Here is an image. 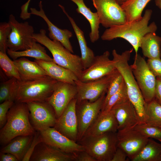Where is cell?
I'll return each mask as SVG.
<instances>
[{
	"instance_id": "obj_1",
	"label": "cell",
	"mask_w": 161,
	"mask_h": 161,
	"mask_svg": "<svg viewBox=\"0 0 161 161\" xmlns=\"http://www.w3.org/2000/svg\"><path fill=\"white\" fill-rule=\"evenodd\" d=\"M152 13L151 9H147L140 20L126 22L119 25L112 26L106 30L101 38L102 40L109 41L117 38H123L132 46L138 54L142 38L149 32H155L157 27L155 22L148 24Z\"/></svg>"
},
{
	"instance_id": "obj_2",
	"label": "cell",
	"mask_w": 161,
	"mask_h": 161,
	"mask_svg": "<svg viewBox=\"0 0 161 161\" xmlns=\"http://www.w3.org/2000/svg\"><path fill=\"white\" fill-rule=\"evenodd\" d=\"M132 51V50H127L119 54L114 49L112 51V60L116 69L123 77L128 98L135 109L140 123H144L145 120L146 103L129 64Z\"/></svg>"
},
{
	"instance_id": "obj_3",
	"label": "cell",
	"mask_w": 161,
	"mask_h": 161,
	"mask_svg": "<svg viewBox=\"0 0 161 161\" xmlns=\"http://www.w3.org/2000/svg\"><path fill=\"white\" fill-rule=\"evenodd\" d=\"M35 131L30 122L27 103H15L7 112L5 124L1 129L0 144L6 145L17 137L34 135Z\"/></svg>"
},
{
	"instance_id": "obj_4",
	"label": "cell",
	"mask_w": 161,
	"mask_h": 161,
	"mask_svg": "<svg viewBox=\"0 0 161 161\" xmlns=\"http://www.w3.org/2000/svg\"><path fill=\"white\" fill-rule=\"evenodd\" d=\"M57 81L48 75L30 80H17L13 91L14 102L47 101L52 93Z\"/></svg>"
},
{
	"instance_id": "obj_5",
	"label": "cell",
	"mask_w": 161,
	"mask_h": 161,
	"mask_svg": "<svg viewBox=\"0 0 161 161\" xmlns=\"http://www.w3.org/2000/svg\"><path fill=\"white\" fill-rule=\"evenodd\" d=\"M33 38L48 49L54 62L70 70L80 78L84 70L81 57L73 54L59 41L50 39L47 36L44 29H41L39 33H34Z\"/></svg>"
},
{
	"instance_id": "obj_6",
	"label": "cell",
	"mask_w": 161,
	"mask_h": 161,
	"mask_svg": "<svg viewBox=\"0 0 161 161\" xmlns=\"http://www.w3.org/2000/svg\"><path fill=\"white\" fill-rule=\"evenodd\" d=\"M117 132H109L78 142L97 161H111L117 147Z\"/></svg>"
},
{
	"instance_id": "obj_7",
	"label": "cell",
	"mask_w": 161,
	"mask_h": 161,
	"mask_svg": "<svg viewBox=\"0 0 161 161\" xmlns=\"http://www.w3.org/2000/svg\"><path fill=\"white\" fill-rule=\"evenodd\" d=\"M8 22L11 31L7 40L8 49L17 51L30 48L36 41L33 38L34 34L33 27L27 21L18 22L12 14L9 16Z\"/></svg>"
},
{
	"instance_id": "obj_8",
	"label": "cell",
	"mask_w": 161,
	"mask_h": 161,
	"mask_svg": "<svg viewBox=\"0 0 161 161\" xmlns=\"http://www.w3.org/2000/svg\"><path fill=\"white\" fill-rule=\"evenodd\" d=\"M131 66L145 103L154 100L156 77L149 69L145 58L138 53L135 54Z\"/></svg>"
},
{
	"instance_id": "obj_9",
	"label": "cell",
	"mask_w": 161,
	"mask_h": 161,
	"mask_svg": "<svg viewBox=\"0 0 161 161\" xmlns=\"http://www.w3.org/2000/svg\"><path fill=\"white\" fill-rule=\"evenodd\" d=\"M106 93L105 92L97 100L93 102L87 100H77L76 110L78 123V143L82 139L101 111Z\"/></svg>"
},
{
	"instance_id": "obj_10",
	"label": "cell",
	"mask_w": 161,
	"mask_h": 161,
	"mask_svg": "<svg viewBox=\"0 0 161 161\" xmlns=\"http://www.w3.org/2000/svg\"><path fill=\"white\" fill-rule=\"evenodd\" d=\"M92 1L100 23L103 27L108 28L127 22L125 12L116 0Z\"/></svg>"
},
{
	"instance_id": "obj_11",
	"label": "cell",
	"mask_w": 161,
	"mask_h": 161,
	"mask_svg": "<svg viewBox=\"0 0 161 161\" xmlns=\"http://www.w3.org/2000/svg\"><path fill=\"white\" fill-rule=\"evenodd\" d=\"M119 72L117 69L108 75L92 80L83 82L79 79L75 81L77 90V101L87 100L93 102L97 100L104 93L107 92L112 80Z\"/></svg>"
},
{
	"instance_id": "obj_12",
	"label": "cell",
	"mask_w": 161,
	"mask_h": 161,
	"mask_svg": "<svg viewBox=\"0 0 161 161\" xmlns=\"http://www.w3.org/2000/svg\"><path fill=\"white\" fill-rule=\"evenodd\" d=\"M26 103L29 111L30 122L35 131H40L55 126L57 119L53 107L47 101Z\"/></svg>"
},
{
	"instance_id": "obj_13",
	"label": "cell",
	"mask_w": 161,
	"mask_h": 161,
	"mask_svg": "<svg viewBox=\"0 0 161 161\" xmlns=\"http://www.w3.org/2000/svg\"><path fill=\"white\" fill-rule=\"evenodd\" d=\"M117 136V147L125 152L131 161L140 151L149 138L134 127L118 130Z\"/></svg>"
},
{
	"instance_id": "obj_14",
	"label": "cell",
	"mask_w": 161,
	"mask_h": 161,
	"mask_svg": "<svg viewBox=\"0 0 161 161\" xmlns=\"http://www.w3.org/2000/svg\"><path fill=\"white\" fill-rule=\"evenodd\" d=\"M77 94L75 85L57 82L52 93L47 101L53 107L57 119L71 101L76 97Z\"/></svg>"
},
{
	"instance_id": "obj_15",
	"label": "cell",
	"mask_w": 161,
	"mask_h": 161,
	"mask_svg": "<svg viewBox=\"0 0 161 161\" xmlns=\"http://www.w3.org/2000/svg\"><path fill=\"white\" fill-rule=\"evenodd\" d=\"M109 56V52L106 51L101 55L95 56L90 65L83 70L79 80L86 82L100 78L115 71L117 69Z\"/></svg>"
},
{
	"instance_id": "obj_16",
	"label": "cell",
	"mask_w": 161,
	"mask_h": 161,
	"mask_svg": "<svg viewBox=\"0 0 161 161\" xmlns=\"http://www.w3.org/2000/svg\"><path fill=\"white\" fill-rule=\"evenodd\" d=\"M39 131L44 142L62 152L75 155L78 152L84 150L83 146L64 135L54 127Z\"/></svg>"
},
{
	"instance_id": "obj_17",
	"label": "cell",
	"mask_w": 161,
	"mask_h": 161,
	"mask_svg": "<svg viewBox=\"0 0 161 161\" xmlns=\"http://www.w3.org/2000/svg\"><path fill=\"white\" fill-rule=\"evenodd\" d=\"M76 97L73 99L57 119L54 127L69 139L78 143V123L76 113Z\"/></svg>"
},
{
	"instance_id": "obj_18",
	"label": "cell",
	"mask_w": 161,
	"mask_h": 161,
	"mask_svg": "<svg viewBox=\"0 0 161 161\" xmlns=\"http://www.w3.org/2000/svg\"><path fill=\"white\" fill-rule=\"evenodd\" d=\"M111 110L117 121L118 131L133 128L140 123L135 109L128 96L116 103Z\"/></svg>"
},
{
	"instance_id": "obj_19",
	"label": "cell",
	"mask_w": 161,
	"mask_h": 161,
	"mask_svg": "<svg viewBox=\"0 0 161 161\" xmlns=\"http://www.w3.org/2000/svg\"><path fill=\"white\" fill-rule=\"evenodd\" d=\"M118 128L117 121L111 110L107 112L101 111L81 140L108 132H116Z\"/></svg>"
},
{
	"instance_id": "obj_20",
	"label": "cell",
	"mask_w": 161,
	"mask_h": 161,
	"mask_svg": "<svg viewBox=\"0 0 161 161\" xmlns=\"http://www.w3.org/2000/svg\"><path fill=\"white\" fill-rule=\"evenodd\" d=\"M39 10L31 8L30 13L41 17L45 21L48 27V36L50 39L59 41L65 48L73 53V47L69 41V39L72 36V32L67 29L59 28L50 21L43 9L41 1L39 3Z\"/></svg>"
},
{
	"instance_id": "obj_21",
	"label": "cell",
	"mask_w": 161,
	"mask_h": 161,
	"mask_svg": "<svg viewBox=\"0 0 161 161\" xmlns=\"http://www.w3.org/2000/svg\"><path fill=\"white\" fill-rule=\"evenodd\" d=\"M30 161H74L76 158L74 154L62 152L43 141L37 145Z\"/></svg>"
},
{
	"instance_id": "obj_22",
	"label": "cell",
	"mask_w": 161,
	"mask_h": 161,
	"mask_svg": "<svg viewBox=\"0 0 161 161\" xmlns=\"http://www.w3.org/2000/svg\"><path fill=\"white\" fill-rule=\"evenodd\" d=\"M45 71L47 75L58 81L75 85L78 80L77 76L70 70L60 66L54 61L35 59Z\"/></svg>"
},
{
	"instance_id": "obj_23",
	"label": "cell",
	"mask_w": 161,
	"mask_h": 161,
	"mask_svg": "<svg viewBox=\"0 0 161 161\" xmlns=\"http://www.w3.org/2000/svg\"><path fill=\"white\" fill-rule=\"evenodd\" d=\"M13 61L18 71L20 80H35L48 75L44 69L35 61L21 57Z\"/></svg>"
},
{
	"instance_id": "obj_24",
	"label": "cell",
	"mask_w": 161,
	"mask_h": 161,
	"mask_svg": "<svg viewBox=\"0 0 161 161\" xmlns=\"http://www.w3.org/2000/svg\"><path fill=\"white\" fill-rule=\"evenodd\" d=\"M58 6L67 17L74 30L79 43L83 67L85 69L90 65L93 61L95 56L94 53L88 46L83 32L77 26L74 19L69 15L64 7L60 4Z\"/></svg>"
},
{
	"instance_id": "obj_25",
	"label": "cell",
	"mask_w": 161,
	"mask_h": 161,
	"mask_svg": "<svg viewBox=\"0 0 161 161\" xmlns=\"http://www.w3.org/2000/svg\"><path fill=\"white\" fill-rule=\"evenodd\" d=\"M34 135L19 136L15 137L2 148L1 152L11 154L18 161H22L32 141Z\"/></svg>"
},
{
	"instance_id": "obj_26",
	"label": "cell",
	"mask_w": 161,
	"mask_h": 161,
	"mask_svg": "<svg viewBox=\"0 0 161 161\" xmlns=\"http://www.w3.org/2000/svg\"><path fill=\"white\" fill-rule=\"evenodd\" d=\"M77 6V13L82 14L89 22L91 31L89 34L90 40L94 43L99 38V25L100 24L97 13L92 12L84 2V0H70Z\"/></svg>"
},
{
	"instance_id": "obj_27",
	"label": "cell",
	"mask_w": 161,
	"mask_h": 161,
	"mask_svg": "<svg viewBox=\"0 0 161 161\" xmlns=\"http://www.w3.org/2000/svg\"><path fill=\"white\" fill-rule=\"evenodd\" d=\"M161 37L155 32L147 33L142 39L140 47L143 55L148 58H161Z\"/></svg>"
},
{
	"instance_id": "obj_28",
	"label": "cell",
	"mask_w": 161,
	"mask_h": 161,
	"mask_svg": "<svg viewBox=\"0 0 161 161\" xmlns=\"http://www.w3.org/2000/svg\"><path fill=\"white\" fill-rule=\"evenodd\" d=\"M37 42L35 41L30 48L25 50L14 51L8 49L7 53L13 60L21 57H28L36 60L54 61L53 58L47 54L45 48Z\"/></svg>"
},
{
	"instance_id": "obj_29",
	"label": "cell",
	"mask_w": 161,
	"mask_h": 161,
	"mask_svg": "<svg viewBox=\"0 0 161 161\" xmlns=\"http://www.w3.org/2000/svg\"><path fill=\"white\" fill-rule=\"evenodd\" d=\"M131 161H161V143L149 138L146 144Z\"/></svg>"
},
{
	"instance_id": "obj_30",
	"label": "cell",
	"mask_w": 161,
	"mask_h": 161,
	"mask_svg": "<svg viewBox=\"0 0 161 161\" xmlns=\"http://www.w3.org/2000/svg\"><path fill=\"white\" fill-rule=\"evenodd\" d=\"M151 0H129L121 6L124 11L127 22L140 19L142 12Z\"/></svg>"
},
{
	"instance_id": "obj_31",
	"label": "cell",
	"mask_w": 161,
	"mask_h": 161,
	"mask_svg": "<svg viewBox=\"0 0 161 161\" xmlns=\"http://www.w3.org/2000/svg\"><path fill=\"white\" fill-rule=\"evenodd\" d=\"M145 123L161 127V104L155 99L146 103Z\"/></svg>"
},
{
	"instance_id": "obj_32",
	"label": "cell",
	"mask_w": 161,
	"mask_h": 161,
	"mask_svg": "<svg viewBox=\"0 0 161 161\" xmlns=\"http://www.w3.org/2000/svg\"><path fill=\"white\" fill-rule=\"evenodd\" d=\"M0 66L7 77L15 78L20 80L19 74L13 61L8 56L6 53L0 52Z\"/></svg>"
},
{
	"instance_id": "obj_33",
	"label": "cell",
	"mask_w": 161,
	"mask_h": 161,
	"mask_svg": "<svg viewBox=\"0 0 161 161\" xmlns=\"http://www.w3.org/2000/svg\"><path fill=\"white\" fill-rule=\"evenodd\" d=\"M143 135L148 138L161 140V128L151 126L145 123H141L134 127Z\"/></svg>"
},
{
	"instance_id": "obj_34",
	"label": "cell",
	"mask_w": 161,
	"mask_h": 161,
	"mask_svg": "<svg viewBox=\"0 0 161 161\" xmlns=\"http://www.w3.org/2000/svg\"><path fill=\"white\" fill-rule=\"evenodd\" d=\"M17 80L16 78H13L1 82L0 84L1 103L7 100H12L14 101L13 91L15 83Z\"/></svg>"
},
{
	"instance_id": "obj_35",
	"label": "cell",
	"mask_w": 161,
	"mask_h": 161,
	"mask_svg": "<svg viewBox=\"0 0 161 161\" xmlns=\"http://www.w3.org/2000/svg\"><path fill=\"white\" fill-rule=\"evenodd\" d=\"M127 96L126 86L124 81L119 90L109 98L101 111L105 112L109 111L116 103Z\"/></svg>"
},
{
	"instance_id": "obj_36",
	"label": "cell",
	"mask_w": 161,
	"mask_h": 161,
	"mask_svg": "<svg viewBox=\"0 0 161 161\" xmlns=\"http://www.w3.org/2000/svg\"><path fill=\"white\" fill-rule=\"evenodd\" d=\"M11 31V28L8 22L0 23V52L6 53L8 49L7 42Z\"/></svg>"
},
{
	"instance_id": "obj_37",
	"label": "cell",
	"mask_w": 161,
	"mask_h": 161,
	"mask_svg": "<svg viewBox=\"0 0 161 161\" xmlns=\"http://www.w3.org/2000/svg\"><path fill=\"white\" fill-rule=\"evenodd\" d=\"M124 81L123 76L119 72L112 81L108 88L103 108L106 105L109 98L119 90Z\"/></svg>"
},
{
	"instance_id": "obj_38",
	"label": "cell",
	"mask_w": 161,
	"mask_h": 161,
	"mask_svg": "<svg viewBox=\"0 0 161 161\" xmlns=\"http://www.w3.org/2000/svg\"><path fill=\"white\" fill-rule=\"evenodd\" d=\"M15 102L12 100H7L0 104V127L1 129L5 124L7 121V112Z\"/></svg>"
},
{
	"instance_id": "obj_39",
	"label": "cell",
	"mask_w": 161,
	"mask_h": 161,
	"mask_svg": "<svg viewBox=\"0 0 161 161\" xmlns=\"http://www.w3.org/2000/svg\"><path fill=\"white\" fill-rule=\"evenodd\" d=\"M37 131L34 134L32 141L22 161H30L37 145L43 141L42 137L40 132L39 131Z\"/></svg>"
},
{
	"instance_id": "obj_40",
	"label": "cell",
	"mask_w": 161,
	"mask_h": 161,
	"mask_svg": "<svg viewBox=\"0 0 161 161\" xmlns=\"http://www.w3.org/2000/svg\"><path fill=\"white\" fill-rule=\"evenodd\" d=\"M148 66L156 77H161V59L148 58L147 61Z\"/></svg>"
},
{
	"instance_id": "obj_41",
	"label": "cell",
	"mask_w": 161,
	"mask_h": 161,
	"mask_svg": "<svg viewBox=\"0 0 161 161\" xmlns=\"http://www.w3.org/2000/svg\"><path fill=\"white\" fill-rule=\"evenodd\" d=\"M76 161H97L96 160L85 150L76 153Z\"/></svg>"
},
{
	"instance_id": "obj_42",
	"label": "cell",
	"mask_w": 161,
	"mask_h": 161,
	"mask_svg": "<svg viewBox=\"0 0 161 161\" xmlns=\"http://www.w3.org/2000/svg\"><path fill=\"white\" fill-rule=\"evenodd\" d=\"M128 158L127 155L125 152L117 147L111 161H127Z\"/></svg>"
},
{
	"instance_id": "obj_43",
	"label": "cell",
	"mask_w": 161,
	"mask_h": 161,
	"mask_svg": "<svg viewBox=\"0 0 161 161\" xmlns=\"http://www.w3.org/2000/svg\"><path fill=\"white\" fill-rule=\"evenodd\" d=\"M154 99L161 104V77H156Z\"/></svg>"
},
{
	"instance_id": "obj_44",
	"label": "cell",
	"mask_w": 161,
	"mask_h": 161,
	"mask_svg": "<svg viewBox=\"0 0 161 161\" xmlns=\"http://www.w3.org/2000/svg\"><path fill=\"white\" fill-rule=\"evenodd\" d=\"M0 161H18L17 158L14 155L9 153L1 152Z\"/></svg>"
},
{
	"instance_id": "obj_45",
	"label": "cell",
	"mask_w": 161,
	"mask_h": 161,
	"mask_svg": "<svg viewBox=\"0 0 161 161\" xmlns=\"http://www.w3.org/2000/svg\"><path fill=\"white\" fill-rule=\"evenodd\" d=\"M156 5L161 10V0H154Z\"/></svg>"
},
{
	"instance_id": "obj_46",
	"label": "cell",
	"mask_w": 161,
	"mask_h": 161,
	"mask_svg": "<svg viewBox=\"0 0 161 161\" xmlns=\"http://www.w3.org/2000/svg\"><path fill=\"white\" fill-rule=\"evenodd\" d=\"M129 0H116L117 2L120 5Z\"/></svg>"
},
{
	"instance_id": "obj_47",
	"label": "cell",
	"mask_w": 161,
	"mask_h": 161,
	"mask_svg": "<svg viewBox=\"0 0 161 161\" xmlns=\"http://www.w3.org/2000/svg\"><path fill=\"white\" fill-rule=\"evenodd\" d=\"M31 0H28V1L25 3V4L27 6H29V3Z\"/></svg>"
},
{
	"instance_id": "obj_48",
	"label": "cell",
	"mask_w": 161,
	"mask_h": 161,
	"mask_svg": "<svg viewBox=\"0 0 161 161\" xmlns=\"http://www.w3.org/2000/svg\"><path fill=\"white\" fill-rule=\"evenodd\" d=\"M161 128V127H160ZM161 143V140L160 141Z\"/></svg>"
}]
</instances>
